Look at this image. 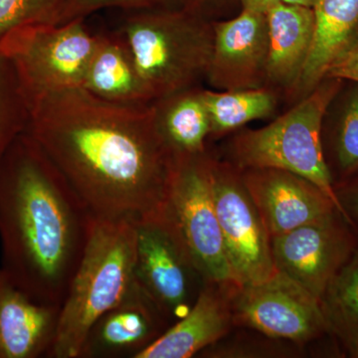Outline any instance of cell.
Here are the masks:
<instances>
[{"instance_id":"20","label":"cell","mask_w":358,"mask_h":358,"mask_svg":"<svg viewBox=\"0 0 358 358\" xmlns=\"http://www.w3.org/2000/svg\"><path fill=\"white\" fill-rule=\"evenodd\" d=\"M312 48L296 87L307 96L358 28V0H317Z\"/></svg>"},{"instance_id":"30","label":"cell","mask_w":358,"mask_h":358,"mask_svg":"<svg viewBox=\"0 0 358 358\" xmlns=\"http://www.w3.org/2000/svg\"><path fill=\"white\" fill-rule=\"evenodd\" d=\"M216 0H185L187 6L193 7V8L199 9L202 11V9L208 4L213 3Z\"/></svg>"},{"instance_id":"12","label":"cell","mask_w":358,"mask_h":358,"mask_svg":"<svg viewBox=\"0 0 358 358\" xmlns=\"http://www.w3.org/2000/svg\"><path fill=\"white\" fill-rule=\"evenodd\" d=\"M268 55L266 13L243 9L233 20L213 23V49L206 77L214 88H263Z\"/></svg>"},{"instance_id":"28","label":"cell","mask_w":358,"mask_h":358,"mask_svg":"<svg viewBox=\"0 0 358 358\" xmlns=\"http://www.w3.org/2000/svg\"><path fill=\"white\" fill-rule=\"evenodd\" d=\"M341 213L358 234V171L334 185Z\"/></svg>"},{"instance_id":"31","label":"cell","mask_w":358,"mask_h":358,"mask_svg":"<svg viewBox=\"0 0 358 358\" xmlns=\"http://www.w3.org/2000/svg\"><path fill=\"white\" fill-rule=\"evenodd\" d=\"M317 1V0H282V2H286V3L294 4V6L310 7V8H313V7L315 6Z\"/></svg>"},{"instance_id":"16","label":"cell","mask_w":358,"mask_h":358,"mask_svg":"<svg viewBox=\"0 0 358 358\" xmlns=\"http://www.w3.org/2000/svg\"><path fill=\"white\" fill-rule=\"evenodd\" d=\"M60 308L34 300L0 268V358H48Z\"/></svg>"},{"instance_id":"15","label":"cell","mask_w":358,"mask_h":358,"mask_svg":"<svg viewBox=\"0 0 358 358\" xmlns=\"http://www.w3.org/2000/svg\"><path fill=\"white\" fill-rule=\"evenodd\" d=\"M238 287L205 282L189 312L136 358H189L217 343L235 322L232 296Z\"/></svg>"},{"instance_id":"8","label":"cell","mask_w":358,"mask_h":358,"mask_svg":"<svg viewBox=\"0 0 358 358\" xmlns=\"http://www.w3.org/2000/svg\"><path fill=\"white\" fill-rule=\"evenodd\" d=\"M212 196L228 263L240 287L275 274L271 237L241 169L210 159Z\"/></svg>"},{"instance_id":"14","label":"cell","mask_w":358,"mask_h":358,"mask_svg":"<svg viewBox=\"0 0 358 358\" xmlns=\"http://www.w3.org/2000/svg\"><path fill=\"white\" fill-rule=\"evenodd\" d=\"M173 326L138 282L89 329L79 358H136Z\"/></svg>"},{"instance_id":"17","label":"cell","mask_w":358,"mask_h":358,"mask_svg":"<svg viewBox=\"0 0 358 358\" xmlns=\"http://www.w3.org/2000/svg\"><path fill=\"white\" fill-rule=\"evenodd\" d=\"M268 55L267 80L281 86H296L315 31V13L310 7L280 2L266 13Z\"/></svg>"},{"instance_id":"27","label":"cell","mask_w":358,"mask_h":358,"mask_svg":"<svg viewBox=\"0 0 358 358\" xmlns=\"http://www.w3.org/2000/svg\"><path fill=\"white\" fill-rule=\"evenodd\" d=\"M327 78L358 84V28L329 65Z\"/></svg>"},{"instance_id":"29","label":"cell","mask_w":358,"mask_h":358,"mask_svg":"<svg viewBox=\"0 0 358 358\" xmlns=\"http://www.w3.org/2000/svg\"><path fill=\"white\" fill-rule=\"evenodd\" d=\"M243 9L266 13L268 9L277 6L282 0H241Z\"/></svg>"},{"instance_id":"2","label":"cell","mask_w":358,"mask_h":358,"mask_svg":"<svg viewBox=\"0 0 358 358\" xmlns=\"http://www.w3.org/2000/svg\"><path fill=\"white\" fill-rule=\"evenodd\" d=\"M94 216L23 133L0 164L1 270L34 300L62 306Z\"/></svg>"},{"instance_id":"21","label":"cell","mask_w":358,"mask_h":358,"mask_svg":"<svg viewBox=\"0 0 358 358\" xmlns=\"http://www.w3.org/2000/svg\"><path fill=\"white\" fill-rule=\"evenodd\" d=\"M327 113L322 129L324 155L334 185L358 171V84L343 82Z\"/></svg>"},{"instance_id":"23","label":"cell","mask_w":358,"mask_h":358,"mask_svg":"<svg viewBox=\"0 0 358 358\" xmlns=\"http://www.w3.org/2000/svg\"><path fill=\"white\" fill-rule=\"evenodd\" d=\"M329 333L350 350L358 343V244L322 298Z\"/></svg>"},{"instance_id":"3","label":"cell","mask_w":358,"mask_h":358,"mask_svg":"<svg viewBox=\"0 0 358 358\" xmlns=\"http://www.w3.org/2000/svg\"><path fill=\"white\" fill-rule=\"evenodd\" d=\"M136 224L94 217L81 262L59 315L48 358H79L89 329L133 286Z\"/></svg>"},{"instance_id":"22","label":"cell","mask_w":358,"mask_h":358,"mask_svg":"<svg viewBox=\"0 0 358 358\" xmlns=\"http://www.w3.org/2000/svg\"><path fill=\"white\" fill-rule=\"evenodd\" d=\"M210 117V134H223L275 112L274 94L264 88L215 92L203 90Z\"/></svg>"},{"instance_id":"18","label":"cell","mask_w":358,"mask_h":358,"mask_svg":"<svg viewBox=\"0 0 358 358\" xmlns=\"http://www.w3.org/2000/svg\"><path fill=\"white\" fill-rule=\"evenodd\" d=\"M82 87L108 102L145 105L155 101L121 33L96 35Z\"/></svg>"},{"instance_id":"32","label":"cell","mask_w":358,"mask_h":358,"mask_svg":"<svg viewBox=\"0 0 358 358\" xmlns=\"http://www.w3.org/2000/svg\"><path fill=\"white\" fill-rule=\"evenodd\" d=\"M350 352L353 357H358V343L350 348Z\"/></svg>"},{"instance_id":"25","label":"cell","mask_w":358,"mask_h":358,"mask_svg":"<svg viewBox=\"0 0 358 358\" xmlns=\"http://www.w3.org/2000/svg\"><path fill=\"white\" fill-rule=\"evenodd\" d=\"M185 4V0H62L52 23L62 24L71 20H85L90 14L106 8H120L129 13Z\"/></svg>"},{"instance_id":"5","label":"cell","mask_w":358,"mask_h":358,"mask_svg":"<svg viewBox=\"0 0 358 358\" xmlns=\"http://www.w3.org/2000/svg\"><path fill=\"white\" fill-rule=\"evenodd\" d=\"M343 82L327 78L272 124L238 134L231 148L233 164L242 171L275 169L300 176L331 197L341 213L324 155L322 129Z\"/></svg>"},{"instance_id":"13","label":"cell","mask_w":358,"mask_h":358,"mask_svg":"<svg viewBox=\"0 0 358 358\" xmlns=\"http://www.w3.org/2000/svg\"><path fill=\"white\" fill-rule=\"evenodd\" d=\"M241 171L271 238L338 211L331 197L300 176L275 169Z\"/></svg>"},{"instance_id":"9","label":"cell","mask_w":358,"mask_h":358,"mask_svg":"<svg viewBox=\"0 0 358 358\" xmlns=\"http://www.w3.org/2000/svg\"><path fill=\"white\" fill-rule=\"evenodd\" d=\"M136 229L134 277L173 324L189 312L205 282L164 216L136 223Z\"/></svg>"},{"instance_id":"7","label":"cell","mask_w":358,"mask_h":358,"mask_svg":"<svg viewBox=\"0 0 358 358\" xmlns=\"http://www.w3.org/2000/svg\"><path fill=\"white\" fill-rule=\"evenodd\" d=\"M210 159L206 152L174 157L164 216L204 282L238 285L226 257L214 207Z\"/></svg>"},{"instance_id":"6","label":"cell","mask_w":358,"mask_h":358,"mask_svg":"<svg viewBox=\"0 0 358 358\" xmlns=\"http://www.w3.org/2000/svg\"><path fill=\"white\" fill-rule=\"evenodd\" d=\"M96 42V34L82 18L62 24L32 23L0 39V54L27 103L51 92L82 87Z\"/></svg>"},{"instance_id":"19","label":"cell","mask_w":358,"mask_h":358,"mask_svg":"<svg viewBox=\"0 0 358 358\" xmlns=\"http://www.w3.org/2000/svg\"><path fill=\"white\" fill-rule=\"evenodd\" d=\"M152 106L157 133L174 157L204 154L211 124L203 90H180Z\"/></svg>"},{"instance_id":"24","label":"cell","mask_w":358,"mask_h":358,"mask_svg":"<svg viewBox=\"0 0 358 358\" xmlns=\"http://www.w3.org/2000/svg\"><path fill=\"white\" fill-rule=\"evenodd\" d=\"M28 124L24 96L10 65L0 54V164Z\"/></svg>"},{"instance_id":"26","label":"cell","mask_w":358,"mask_h":358,"mask_svg":"<svg viewBox=\"0 0 358 358\" xmlns=\"http://www.w3.org/2000/svg\"><path fill=\"white\" fill-rule=\"evenodd\" d=\"M62 0H0V39L22 26L51 22Z\"/></svg>"},{"instance_id":"11","label":"cell","mask_w":358,"mask_h":358,"mask_svg":"<svg viewBox=\"0 0 358 358\" xmlns=\"http://www.w3.org/2000/svg\"><path fill=\"white\" fill-rule=\"evenodd\" d=\"M357 244V231L339 211L271 238L275 268L320 301Z\"/></svg>"},{"instance_id":"1","label":"cell","mask_w":358,"mask_h":358,"mask_svg":"<svg viewBox=\"0 0 358 358\" xmlns=\"http://www.w3.org/2000/svg\"><path fill=\"white\" fill-rule=\"evenodd\" d=\"M26 103V134L94 217L136 224L164 216L174 155L152 103L108 102L74 87Z\"/></svg>"},{"instance_id":"4","label":"cell","mask_w":358,"mask_h":358,"mask_svg":"<svg viewBox=\"0 0 358 358\" xmlns=\"http://www.w3.org/2000/svg\"><path fill=\"white\" fill-rule=\"evenodd\" d=\"M120 32L155 101L206 76L213 24L199 9L185 4L129 11Z\"/></svg>"},{"instance_id":"10","label":"cell","mask_w":358,"mask_h":358,"mask_svg":"<svg viewBox=\"0 0 358 358\" xmlns=\"http://www.w3.org/2000/svg\"><path fill=\"white\" fill-rule=\"evenodd\" d=\"M234 322L268 338L306 343L329 333L322 301L281 271L265 281L238 287Z\"/></svg>"}]
</instances>
